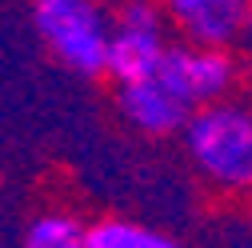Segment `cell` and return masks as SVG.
Listing matches in <instances>:
<instances>
[{"label": "cell", "mask_w": 252, "mask_h": 248, "mask_svg": "<svg viewBox=\"0 0 252 248\" xmlns=\"http://www.w3.org/2000/svg\"><path fill=\"white\" fill-rule=\"evenodd\" d=\"M36 4H48V0H36Z\"/></svg>", "instance_id": "30bf717a"}, {"label": "cell", "mask_w": 252, "mask_h": 248, "mask_svg": "<svg viewBox=\"0 0 252 248\" xmlns=\"http://www.w3.org/2000/svg\"><path fill=\"white\" fill-rule=\"evenodd\" d=\"M20 248H92V228H84L68 212H40L24 228Z\"/></svg>", "instance_id": "52a82bcc"}, {"label": "cell", "mask_w": 252, "mask_h": 248, "mask_svg": "<svg viewBox=\"0 0 252 248\" xmlns=\"http://www.w3.org/2000/svg\"><path fill=\"white\" fill-rule=\"evenodd\" d=\"M92 248H180V244L132 220H100L92 224Z\"/></svg>", "instance_id": "ba28073f"}, {"label": "cell", "mask_w": 252, "mask_h": 248, "mask_svg": "<svg viewBox=\"0 0 252 248\" xmlns=\"http://www.w3.org/2000/svg\"><path fill=\"white\" fill-rule=\"evenodd\" d=\"M32 20H36L40 40L60 64H68L80 76L108 72L112 24L92 0H48V4H36Z\"/></svg>", "instance_id": "7a4b0ae2"}, {"label": "cell", "mask_w": 252, "mask_h": 248, "mask_svg": "<svg viewBox=\"0 0 252 248\" xmlns=\"http://www.w3.org/2000/svg\"><path fill=\"white\" fill-rule=\"evenodd\" d=\"M184 148L192 164L228 192H252V112L240 104L196 108L184 128Z\"/></svg>", "instance_id": "6da1fadb"}, {"label": "cell", "mask_w": 252, "mask_h": 248, "mask_svg": "<svg viewBox=\"0 0 252 248\" xmlns=\"http://www.w3.org/2000/svg\"><path fill=\"white\" fill-rule=\"evenodd\" d=\"M160 76L184 104L192 108H208L220 104L236 88V60L228 56V48H208V44H176L168 48Z\"/></svg>", "instance_id": "277c9868"}, {"label": "cell", "mask_w": 252, "mask_h": 248, "mask_svg": "<svg viewBox=\"0 0 252 248\" xmlns=\"http://www.w3.org/2000/svg\"><path fill=\"white\" fill-rule=\"evenodd\" d=\"M120 112L128 124H136L140 132L148 136H172V132H184L188 120H192V104H184L176 92L160 80H136V84H120Z\"/></svg>", "instance_id": "8992f818"}, {"label": "cell", "mask_w": 252, "mask_h": 248, "mask_svg": "<svg viewBox=\"0 0 252 248\" xmlns=\"http://www.w3.org/2000/svg\"><path fill=\"white\" fill-rule=\"evenodd\" d=\"M248 4L252 0H164V12L188 44L228 48L236 36H244Z\"/></svg>", "instance_id": "5b68a950"}, {"label": "cell", "mask_w": 252, "mask_h": 248, "mask_svg": "<svg viewBox=\"0 0 252 248\" xmlns=\"http://www.w3.org/2000/svg\"><path fill=\"white\" fill-rule=\"evenodd\" d=\"M244 36H252V4H248V24H244Z\"/></svg>", "instance_id": "9c48e42d"}, {"label": "cell", "mask_w": 252, "mask_h": 248, "mask_svg": "<svg viewBox=\"0 0 252 248\" xmlns=\"http://www.w3.org/2000/svg\"><path fill=\"white\" fill-rule=\"evenodd\" d=\"M168 56L164 44V20L152 0H128L112 24V44H108V76L116 84H136L152 80Z\"/></svg>", "instance_id": "3957f363"}]
</instances>
